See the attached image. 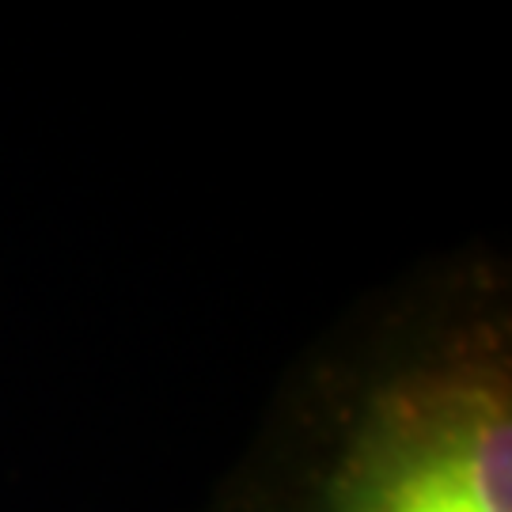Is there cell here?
<instances>
[{
    "instance_id": "6da1fadb",
    "label": "cell",
    "mask_w": 512,
    "mask_h": 512,
    "mask_svg": "<svg viewBox=\"0 0 512 512\" xmlns=\"http://www.w3.org/2000/svg\"><path fill=\"white\" fill-rule=\"evenodd\" d=\"M213 512H512V277L459 251L296 361Z\"/></svg>"
}]
</instances>
